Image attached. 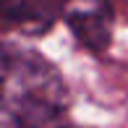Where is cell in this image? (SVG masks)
Returning a JSON list of instances; mask_svg holds the SVG:
<instances>
[{"label":"cell","mask_w":128,"mask_h":128,"mask_svg":"<svg viewBox=\"0 0 128 128\" xmlns=\"http://www.w3.org/2000/svg\"><path fill=\"white\" fill-rule=\"evenodd\" d=\"M60 71L34 50H3V110L13 128H78Z\"/></svg>","instance_id":"1"},{"label":"cell","mask_w":128,"mask_h":128,"mask_svg":"<svg viewBox=\"0 0 128 128\" xmlns=\"http://www.w3.org/2000/svg\"><path fill=\"white\" fill-rule=\"evenodd\" d=\"M81 47L104 52L112 39V8L110 0H52Z\"/></svg>","instance_id":"2"},{"label":"cell","mask_w":128,"mask_h":128,"mask_svg":"<svg viewBox=\"0 0 128 128\" xmlns=\"http://www.w3.org/2000/svg\"><path fill=\"white\" fill-rule=\"evenodd\" d=\"M60 18L52 0H3V29L24 37H42Z\"/></svg>","instance_id":"3"}]
</instances>
